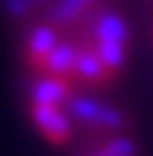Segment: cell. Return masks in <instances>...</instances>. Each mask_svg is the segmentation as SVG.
Segmentation results:
<instances>
[{"instance_id": "cell-2", "label": "cell", "mask_w": 153, "mask_h": 156, "mask_svg": "<svg viewBox=\"0 0 153 156\" xmlns=\"http://www.w3.org/2000/svg\"><path fill=\"white\" fill-rule=\"evenodd\" d=\"M151 3H153V0H151Z\"/></svg>"}, {"instance_id": "cell-1", "label": "cell", "mask_w": 153, "mask_h": 156, "mask_svg": "<svg viewBox=\"0 0 153 156\" xmlns=\"http://www.w3.org/2000/svg\"><path fill=\"white\" fill-rule=\"evenodd\" d=\"M26 119L32 122V127L56 148H74L77 146V124L69 116L64 106L58 103H24Z\"/></svg>"}]
</instances>
